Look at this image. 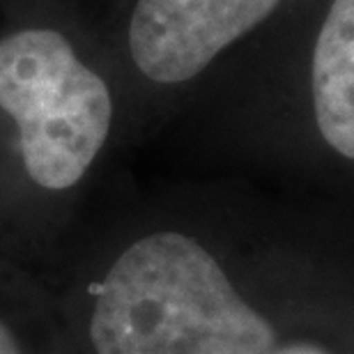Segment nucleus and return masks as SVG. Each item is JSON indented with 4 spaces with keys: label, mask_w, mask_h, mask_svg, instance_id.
<instances>
[{
    "label": "nucleus",
    "mask_w": 354,
    "mask_h": 354,
    "mask_svg": "<svg viewBox=\"0 0 354 354\" xmlns=\"http://www.w3.org/2000/svg\"><path fill=\"white\" fill-rule=\"evenodd\" d=\"M336 288L308 304H260L201 237L159 230L111 267L90 338L97 354H269Z\"/></svg>",
    "instance_id": "f257e3e1"
},
{
    "label": "nucleus",
    "mask_w": 354,
    "mask_h": 354,
    "mask_svg": "<svg viewBox=\"0 0 354 354\" xmlns=\"http://www.w3.org/2000/svg\"><path fill=\"white\" fill-rule=\"evenodd\" d=\"M0 109L19 124L30 180L53 191L86 175L113 118L106 83L55 30H24L0 41Z\"/></svg>",
    "instance_id": "f03ea898"
},
{
    "label": "nucleus",
    "mask_w": 354,
    "mask_h": 354,
    "mask_svg": "<svg viewBox=\"0 0 354 354\" xmlns=\"http://www.w3.org/2000/svg\"><path fill=\"white\" fill-rule=\"evenodd\" d=\"M297 26L295 104L310 177L354 184V0H306Z\"/></svg>",
    "instance_id": "7ed1b4c3"
},
{
    "label": "nucleus",
    "mask_w": 354,
    "mask_h": 354,
    "mask_svg": "<svg viewBox=\"0 0 354 354\" xmlns=\"http://www.w3.org/2000/svg\"><path fill=\"white\" fill-rule=\"evenodd\" d=\"M306 0H136L129 53L145 79L182 86L209 69L223 51Z\"/></svg>",
    "instance_id": "20e7f679"
},
{
    "label": "nucleus",
    "mask_w": 354,
    "mask_h": 354,
    "mask_svg": "<svg viewBox=\"0 0 354 354\" xmlns=\"http://www.w3.org/2000/svg\"><path fill=\"white\" fill-rule=\"evenodd\" d=\"M269 354H354V276L317 301Z\"/></svg>",
    "instance_id": "39448f33"
},
{
    "label": "nucleus",
    "mask_w": 354,
    "mask_h": 354,
    "mask_svg": "<svg viewBox=\"0 0 354 354\" xmlns=\"http://www.w3.org/2000/svg\"><path fill=\"white\" fill-rule=\"evenodd\" d=\"M0 354H21L19 343L14 341L12 331L0 322Z\"/></svg>",
    "instance_id": "423d86ee"
}]
</instances>
